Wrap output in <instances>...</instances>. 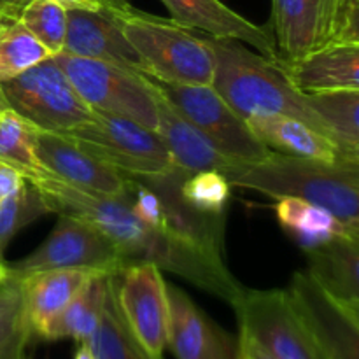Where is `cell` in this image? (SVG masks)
Segmentation results:
<instances>
[{"mask_svg":"<svg viewBox=\"0 0 359 359\" xmlns=\"http://www.w3.org/2000/svg\"><path fill=\"white\" fill-rule=\"evenodd\" d=\"M272 37L286 65L333 42H359V0H272Z\"/></svg>","mask_w":359,"mask_h":359,"instance_id":"8992f818","label":"cell"},{"mask_svg":"<svg viewBox=\"0 0 359 359\" xmlns=\"http://www.w3.org/2000/svg\"><path fill=\"white\" fill-rule=\"evenodd\" d=\"M326 359H359V314L330 297L311 273L297 272L286 291Z\"/></svg>","mask_w":359,"mask_h":359,"instance_id":"4fadbf2b","label":"cell"},{"mask_svg":"<svg viewBox=\"0 0 359 359\" xmlns=\"http://www.w3.org/2000/svg\"><path fill=\"white\" fill-rule=\"evenodd\" d=\"M34 126L18 112L0 107V161L16 168L23 177H32L42 170L34 149Z\"/></svg>","mask_w":359,"mask_h":359,"instance_id":"f1b7e54d","label":"cell"},{"mask_svg":"<svg viewBox=\"0 0 359 359\" xmlns=\"http://www.w3.org/2000/svg\"><path fill=\"white\" fill-rule=\"evenodd\" d=\"M95 273L100 272L88 269H58L20 277L25 302V319H27L30 339L41 337L46 325L76 297L83 284Z\"/></svg>","mask_w":359,"mask_h":359,"instance_id":"44dd1931","label":"cell"},{"mask_svg":"<svg viewBox=\"0 0 359 359\" xmlns=\"http://www.w3.org/2000/svg\"><path fill=\"white\" fill-rule=\"evenodd\" d=\"M168 340L177 359H238V339L207 318L182 290L167 284Z\"/></svg>","mask_w":359,"mask_h":359,"instance_id":"2e32d148","label":"cell"},{"mask_svg":"<svg viewBox=\"0 0 359 359\" xmlns=\"http://www.w3.org/2000/svg\"><path fill=\"white\" fill-rule=\"evenodd\" d=\"M23 6H25L23 0H0V13L18 18Z\"/></svg>","mask_w":359,"mask_h":359,"instance_id":"74e56055","label":"cell"},{"mask_svg":"<svg viewBox=\"0 0 359 359\" xmlns=\"http://www.w3.org/2000/svg\"><path fill=\"white\" fill-rule=\"evenodd\" d=\"M125 266L111 238L95 224L81 217L60 214L49 237L35 251L11 269V277L58 269H88L95 272L118 273Z\"/></svg>","mask_w":359,"mask_h":359,"instance_id":"8fae6325","label":"cell"},{"mask_svg":"<svg viewBox=\"0 0 359 359\" xmlns=\"http://www.w3.org/2000/svg\"><path fill=\"white\" fill-rule=\"evenodd\" d=\"M307 100L332 132L344 156L359 160V90L312 93Z\"/></svg>","mask_w":359,"mask_h":359,"instance_id":"484cf974","label":"cell"},{"mask_svg":"<svg viewBox=\"0 0 359 359\" xmlns=\"http://www.w3.org/2000/svg\"><path fill=\"white\" fill-rule=\"evenodd\" d=\"M9 279H11V269L0 262V286H2V284H6Z\"/></svg>","mask_w":359,"mask_h":359,"instance_id":"60d3db41","label":"cell"},{"mask_svg":"<svg viewBox=\"0 0 359 359\" xmlns=\"http://www.w3.org/2000/svg\"><path fill=\"white\" fill-rule=\"evenodd\" d=\"M207 42L216 63L214 90L244 121L252 114L290 116L335 142L332 132L309 104L307 95L293 86L280 62L249 51L233 39L207 35Z\"/></svg>","mask_w":359,"mask_h":359,"instance_id":"3957f363","label":"cell"},{"mask_svg":"<svg viewBox=\"0 0 359 359\" xmlns=\"http://www.w3.org/2000/svg\"><path fill=\"white\" fill-rule=\"evenodd\" d=\"M46 214H49L48 205H46L41 191L28 179H25L18 191L0 200V262H2V251L7 242L21 228L30 224L32 221H37Z\"/></svg>","mask_w":359,"mask_h":359,"instance_id":"4dcf8cb0","label":"cell"},{"mask_svg":"<svg viewBox=\"0 0 359 359\" xmlns=\"http://www.w3.org/2000/svg\"><path fill=\"white\" fill-rule=\"evenodd\" d=\"M28 340L30 339H27V337H25V339L20 340V342L14 344V346L9 349V353H7L2 359H30L27 354V349H25L28 344Z\"/></svg>","mask_w":359,"mask_h":359,"instance_id":"8d00e7d4","label":"cell"},{"mask_svg":"<svg viewBox=\"0 0 359 359\" xmlns=\"http://www.w3.org/2000/svg\"><path fill=\"white\" fill-rule=\"evenodd\" d=\"M25 179L41 191L49 212L81 217L107 235L125 266L154 263L160 270L175 273L230 305L244 290L224 265L223 256L214 255L174 231L144 223L133 212L128 189L123 195L84 191L58 181L44 168Z\"/></svg>","mask_w":359,"mask_h":359,"instance_id":"6da1fadb","label":"cell"},{"mask_svg":"<svg viewBox=\"0 0 359 359\" xmlns=\"http://www.w3.org/2000/svg\"><path fill=\"white\" fill-rule=\"evenodd\" d=\"M153 84V83H151ZM156 90V88H154ZM158 105V130L156 133L163 140L172 163L186 172L216 170L223 172L230 165V158L223 156L214 149L212 144L189 125L163 97L156 91Z\"/></svg>","mask_w":359,"mask_h":359,"instance_id":"603a6c76","label":"cell"},{"mask_svg":"<svg viewBox=\"0 0 359 359\" xmlns=\"http://www.w3.org/2000/svg\"><path fill=\"white\" fill-rule=\"evenodd\" d=\"M238 359H276L266 353L256 340L241 332L238 335Z\"/></svg>","mask_w":359,"mask_h":359,"instance_id":"e575fe53","label":"cell"},{"mask_svg":"<svg viewBox=\"0 0 359 359\" xmlns=\"http://www.w3.org/2000/svg\"><path fill=\"white\" fill-rule=\"evenodd\" d=\"M112 293L133 339L153 359H163L168 340L167 283L154 263H132L114 273Z\"/></svg>","mask_w":359,"mask_h":359,"instance_id":"7c38bea8","label":"cell"},{"mask_svg":"<svg viewBox=\"0 0 359 359\" xmlns=\"http://www.w3.org/2000/svg\"><path fill=\"white\" fill-rule=\"evenodd\" d=\"M251 132L270 151L321 161L351 160L340 147L312 126L283 114H252L245 118ZM359 161V160H354Z\"/></svg>","mask_w":359,"mask_h":359,"instance_id":"7402d4cb","label":"cell"},{"mask_svg":"<svg viewBox=\"0 0 359 359\" xmlns=\"http://www.w3.org/2000/svg\"><path fill=\"white\" fill-rule=\"evenodd\" d=\"M276 216L283 230L300 244L302 249L314 248L335 237H359L356 231L344 226L330 210L297 196L277 198Z\"/></svg>","mask_w":359,"mask_h":359,"instance_id":"d4e9b609","label":"cell"},{"mask_svg":"<svg viewBox=\"0 0 359 359\" xmlns=\"http://www.w3.org/2000/svg\"><path fill=\"white\" fill-rule=\"evenodd\" d=\"M0 200H2V196H0Z\"/></svg>","mask_w":359,"mask_h":359,"instance_id":"ee69618b","label":"cell"},{"mask_svg":"<svg viewBox=\"0 0 359 359\" xmlns=\"http://www.w3.org/2000/svg\"><path fill=\"white\" fill-rule=\"evenodd\" d=\"M304 252L312 279L340 305L359 314V237H335Z\"/></svg>","mask_w":359,"mask_h":359,"instance_id":"ffe728a7","label":"cell"},{"mask_svg":"<svg viewBox=\"0 0 359 359\" xmlns=\"http://www.w3.org/2000/svg\"><path fill=\"white\" fill-rule=\"evenodd\" d=\"M62 53L100 60L146 76L142 58L123 34L114 11L107 7L95 11L67 9V34Z\"/></svg>","mask_w":359,"mask_h":359,"instance_id":"9a60e30c","label":"cell"},{"mask_svg":"<svg viewBox=\"0 0 359 359\" xmlns=\"http://www.w3.org/2000/svg\"><path fill=\"white\" fill-rule=\"evenodd\" d=\"M304 95L359 90V42H333L294 63H280Z\"/></svg>","mask_w":359,"mask_h":359,"instance_id":"d6986e66","label":"cell"},{"mask_svg":"<svg viewBox=\"0 0 359 359\" xmlns=\"http://www.w3.org/2000/svg\"><path fill=\"white\" fill-rule=\"evenodd\" d=\"M158 93L230 160L255 161L270 153L248 123L226 104L212 84H170L149 77Z\"/></svg>","mask_w":359,"mask_h":359,"instance_id":"9c48e42d","label":"cell"},{"mask_svg":"<svg viewBox=\"0 0 359 359\" xmlns=\"http://www.w3.org/2000/svg\"><path fill=\"white\" fill-rule=\"evenodd\" d=\"M184 174L186 170L174 165L165 174L133 179L156 193L168 230L224 258V216L198 212L184 202L181 195V181Z\"/></svg>","mask_w":359,"mask_h":359,"instance_id":"e0dca14e","label":"cell"},{"mask_svg":"<svg viewBox=\"0 0 359 359\" xmlns=\"http://www.w3.org/2000/svg\"><path fill=\"white\" fill-rule=\"evenodd\" d=\"M34 149L41 167L65 184L104 195H123L128 189V175L102 163L58 133L35 130Z\"/></svg>","mask_w":359,"mask_h":359,"instance_id":"5bb4252c","label":"cell"},{"mask_svg":"<svg viewBox=\"0 0 359 359\" xmlns=\"http://www.w3.org/2000/svg\"><path fill=\"white\" fill-rule=\"evenodd\" d=\"M221 174L231 186L283 198L297 196L325 207L359 233V161H321L270 151L255 161L231 160Z\"/></svg>","mask_w":359,"mask_h":359,"instance_id":"7a4b0ae2","label":"cell"},{"mask_svg":"<svg viewBox=\"0 0 359 359\" xmlns=\"http://www.w3.org/2000/svg\"><path fill=\"white\" fill-rule=\"evenodd\" d=\"M18 20L44 46L49 55L63 51L67 34V9L56 0H27Z\"/></svg>","mask_w":359,"mask_h":359,"instance_id":"f546056e","label":"cell"},{"mask_svg":"<svg viewBox=\"0 0 359 359\" xmlns=\"http://www.w3.org/2000/svg\"><path fill=\"white\" fill-rule=\"evenodd\" d=\"M0 107H7V105L4 104V100H2V95H0Z\"/></svg>","mask_w":359,"mask_h":359,"instance_id":"7bdbcfd3","label":"cell"},{"mask_svg":"<svg viewBox=\"0 0 359 359\" xmlns=\"http://www.w3.org/2000/svg\"><path fill=\"white\" fill-rule=\"evenodd\" d=\"M25 182V177L16 170V168L9 167L4 161H0V196H7L11 193L18 191L21 184Z\"/></svg>","mask_w":359,"mask_h":359,"instance_id":"836d02e7","label":"cell"},{"mask_svg":"<svg viewBox=\"0 0 359 359\" xmlns=\"http://www.w3.org/2000/svg\"><path fill=\"white\" fill-rule=\"evenodd\" d=\"M112 276L114 273L102 272L91 276L77 291L76 297L46 325L39 339H72L76 342H84L90 339L100 323Z\"/></svg>","mask_w":359,"mask_h":359,"instance_id":"cb8c5ba5","label":"cell"},{"mask_svg":"<svg viewBox=\"0 0 359 359\" xmlns=\"http://www.w3.org/2000/svg\"><path fill=\"white\" fill-rule=\"evenodd\" d=\"M53 58L91 111L119 116L156 132V90L149 77L125 67L67 53H58Z\"/></svg>","mask_w":359,"mask_h":359,"instance_id":"5b68a950","label":"cell"},{"mask_svg":"<svg viewBox=\"0 0 359 359\" xmlns=\"http://www.w3.org/2000/svg\"><path fill=\"white\" fill-rule=\"evenodd\" d=\"M172 21L216 39H233L252 46L259 55L279 62L272 34L235 13L221 0H161Z\"/></svg>","mask_w":359,"mask_h":359,"instance_id":"ac0fdd59","label":"cell"},{"mask_svg":"<svg viewBox=\"0 0 359 359\" xmlns=\"http://www.w3.org/2000/svg\"><path fill=\"white\" fill-rule=\"evenodd\" d=\"M23 2H27V0H23Z\"/></svg>","mask_w":359,"mask_h":359,"instance_id":"f6af8a7d","label":"cell"},{"mask_svg":"<svg viewBox=\"0 0 359 359\" xmlns=\"http://www.w3.org/2000/svg\"><path fill=\"white\" fill-rule=\"evenodd\" d=\"M102 6L107 7V9L111 11H118V13H121V11H128L130 7H132L128 0H102Z\"/></svg>","mask_w":359,"mask_h":359,"instance_id":"f35d334b","label":"cell"},{"mask_svg":"<svg viewBox=\"0 0 359 359\" xmlns=\"http://www.w3.org/2000/svg\"><path fill=\"white\" fill-rule=\"evenodd\" d=\"M84 344L90 347L95 359H153L133 339L128 326L123 321L112 293V283L109 284L100 323Z\"/></svg>","mask_w":359,"mask_h":359,"instance_id":"4316f807","label":"cell"},{"mask_svg":"<svg viewBox=\"0 0 359 359\" xmlns=\"http://www.w3.org/2000/svg\"><path fill=\"white\" fill-rule=\"evenodd\" d=\"M114 13L147 77L170 84H212L216 63L205 34L133 7Z\"/></svg>","mask_w":359,"mask_h":359,"instance_id":"277c9868","label":"cell"},{"mask_svg":"<svg viewBox=\"0 0 359 359\" xmlns=\"http://www.w3.org/2000/svg\"><path fill=\"white\" fill-rule=\"evenodd\" d=\"M60 135L130 177L165 174L174 167L156 132L119 116L93 111L86 123Z\"/></svg>","mask_w":359,"mask_h":359,"instance_id":"52a82bcc","label":"cell"},{"mask_svg":"<svg viewBox=\"0 0 359 359\" xmlns=\"http://www.w3.org/2000/svg\"><path fill=\"white\" fill-rule=\"evenodd\" d=\"M0 95L7 107L41 132L60 135L93 114L53 56L0 83Z\"/></svg>","mask_w":359,"mask_h":359,"instance_id":"ba28073f","label":"cell"},{"mask_svg":"<svg viewBox=\"0 0 359 359\" xmlns=\"http://www.w3.org/2000/svg\"><path fill=\"white\" fill-rule=\"evenodd\" d=\"M30 339L25 319L23 290L20 279L11 277L0 286V359L21 339Z\"/></svg>","mask_w":359,"mask_h":359,"instance_id":"d6a6232c","label":"cell"},{"mask_svg":"<svg viewBox=\"0 0 359 359\" xmlns=\"http://www.w3.org/2000/svg\"><path fill=\"white\" fill-rule=\"evenodd\" d=\"M74 359H95V356H93V353H91V349L86 346V344L79 342V347H77L76 358H74Z\"/></svg>","mask_w":359,"mask_h":359,"instance_id":"ab89813d","label":"cell"},{"mask_svg":"<svg viewBox=\"0 0 359 359\" xmlns=\"http://www.w3.org/2000/svg\"><path fill=\"white\" fill-rule=\"evenodd\" d=\"M49 56L48 49L18 18L0 20V83L20 76Z\"/></svg>","mask_w":359,"mask_h":359,"instance_id":"83f0119b","label":"cell"},{"mask_svg":"<svg viewBox=\"0 0 359 359\" xmlns=\"http://www.w3.org/2000/svg\"><path fill=\"white\" fill-rule=\"evenodd\" d=\"M4 18H16V16H9V14H2V13H0V20H4Z\"/></svg>","mask_w":359,"mask_h":359,"instance_id":"b9f144b4","label":"cell"},{"mask_svg":"<svg viewBox=\"0 0 359 359\" xmlns=\"http://www.w3.org/2000/svg\"><path fill=\"white\" fill-rule=\"evenodd\" d=\"M241 332L276 359H326L286 291L242 290L231 304Z\"/></svg>","mask_w":359,"mask_h":359,"instance_id":"30bf717a","label":"cell"},{"mask_svg":"<svg viewBox=\"0 0 359 359\" xmlns=\"http://www.w3.org/2000/svg\"><path fill=\"white\" fill-rule=\"evenodd\" d=\"M231 184L216 170L186 172L181 181V195L188 205L203 214L224 216Z\"/></svg>","mask_w":359,"mask_h":359,"instance_id":"1f68e13d","label":"cell"},{"mask_svg":"<svg viewBox=\"0 0 359 359\" xmlns=\"http://www.w3.org/2000/svg\"><path fill=\"white\" fill-rule=\"evenodd\" d=\"M58 4H62L65 9H88V11H95L100 9L102 0H56Z\"/></svg>","mask_w":359,"mask_h":359,"instance_id":"d590c367","label":"cell"}]
</instances>
